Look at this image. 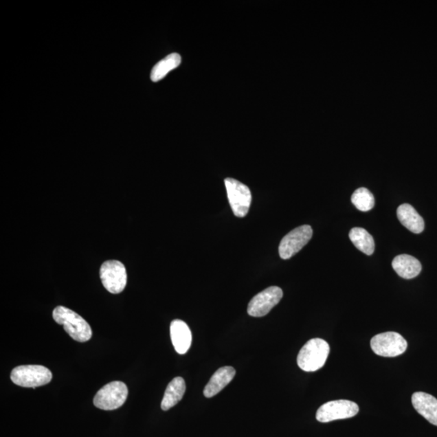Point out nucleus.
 <instances>
[{"label":"nucleus","instance_id":"f257e3e1","mask_svg":"<svg viewBox=\"0 0 437 437\" xmlns=\"http://www.w3.org/2000/svg\"><path fill=\"white\" fill-rule=\"evenodd\" d=\"M53 318L77 342H87L92 338L93 332L89 323L71 309L58 306L54 309Z\"/></svg>","mask_w":437,"mask_h":437},{"label":"nucleus","instance_id":"f03ea898","mask_svg":"<svg viewBox=\"0 0 437 437\" xmlns=\"http://www.w3.org/2000/svg\"><path fill=\"white\" fill-rule=\"evenodd\" d=\"M330 346L322 339H313L300 349L298 357L300 368L306 372H315L325 366L330 354Z\"/></svg>","mask_w":437,"mask_h":437},{"label":"nucleus","instance_id":"7ed1b4c3","mask_svg":"<svg viewBox=\"0 0 437 437\" xmlns=\"http://www.w3.org/2000/svg\"><path fill=\"white\" fill-rule=\"evenodd\" d=\"M11 380L17 385L35 389L49 383L52 373L42 366H22L13 368Z\"/></svg>","mask_w":437,"mask_h":437},{"label":"nucleus","instance_id":"20e7f679","mask_svg":"<svg viewBox=\"0 0 437 437\" xmlns=\"http://www.w3.org/2000/svg\"><path fill=\"white\" fill-rule=\"evenodd\" d=\"M128 396V389L124 382L112 381L102 387L96 394L93 404L96 407L113 411L124 405Z\"/></svg>","mask_w":437,"mask_h":437},{"label":"nucleus","instance_id":"39448f33","mask_svg":"<svg viewBox=\"0 0 437 437\" xmlns=\"http://www.w3.org/2000/svg\"><path fill=\"white\" fill-rule=\"evenodd\" d=\"M371 348L377 356L396 357L406 352L407 340L397 332H385L377 335L371 339Z\"/></svg>","mask_w":437,"mask_h":437},{"label":"nucleus","instance_id":"423d86ee","mask_svg":"<svg viewBox=\"0 0 437 437\" xmlns=\"http://www.w3.org/2000/svg\"><path fill=\"white\" fill-rule=\"evenodd\" d=\"M225 184L234 215L239 218L247 216L252 202L251 192L248 186L230 177L225 180Z\"/></svg>","mask_w":437,"mask_h":437},{"label":"nucleus","instance_id":"0eeeda50","mask_svg":"<svg viewBox=\"0 0 437 437\" xmlns=\"http://www.w3.org/2000/svg\"><path fill=\"white\" fill-rule=\"evenodd\" d=\"M359 412V406L349 400H335L323 404L317 410V421L321 423L344 420L356 416Z\"/></svg>","mask_w":437,"mask_h":437},{"label":"nucleus","instance_id":"6e6552de","mask_svg":"<svg viewBox=\"0 0 437 437\" xmlns=\"http://www.w3.org/2000/svg\"><path fill=\"white\" fill-rule=\"evenodd\" d=\"M100 276L104 287L109 293H121L126 288L127 274L126 267L120 261L104 262L100 269Z\"/></svg>","mask_w":437,"mask_h":437},{"label":"nucleus","instance_id":"1a4fd4ad","mask_svg":"<svg viewBox=\"0 0 437 437\" xmlns=\"http://www.w3.org/2000/svg\"><path fill=\"white\" fill-rule=\"evenodd\" d=\"M313 229L311 226L302 225L291 231L282 239L279 247V254L282 259H289L308 244L311 240Z\"/></svg>","mask_w":437,"mask_h":437},{"label":"nucleus","instance_id":"9d476101","mask_svg":"<svg viewBox=\"0 0 437 437\" xmlns=\"http://www.w3.org/2000/svg\"><path fill=\"white\" fill-rule=\"evenodd\" d=\"M283 295V291L276 286L263 290L250 300L247 309L249 315L254 317L266 316L279 304Z\"/></svg>","mask_w":437,"mask_h":437},{"label":"nucleus","instance_id":"9b49d317","mask_svg":"<svg viewBox=\"0 0 437 437\" xmlns=\"http://www.w3.org/2000/svg\"><path fill=\"white\" fill-rule=\"evenodd\" d=\"M414 408L432 425L437 426V399L425 392L414 393L412 397Z\"/></svg>","mask_w":437,"mask_h":437},{"label":"nucleus","instance_id":"f8f14e48","mask_svg":"<svg viewBox=\"0 0 437 437\" xmlns=\"http://www.w3.org/2000/svg\"><path fill=\"white\" fill-rule=\"evenodd\" d=\"M170 335L172 345L177 353L184 355L188 352L192 343V334L185 322L179 320L172 321Z\"/></svg>","mask_w":437,"mask_h":437},{"label":"nucleus","instance_id":"ddd939ff","mask_svg":"<svg viewBox=\"0 0 437 437\" xmlns=\"http://www.w3.org/2000/svg\"><path fill=\"white\" fill-rule=\"evenodd\" d=\"M236 370L233 367L226 366L218 368L214 373L208 385L205 386L203 394L206 398H212L221 392L234 379Z\"/></svg>","mask_w":437,"mask_h":437},{"label":"nucleus","instance_id":"4468645a","mask_svg":"<svg viewBox=\"0 0 437 437\" xmlns=\"http://www.w3.org/2000/svg\"><path fill=\"white\" fill-rule=\"evenodd\" d=\"M392 267L400 277L406 280L417 277L422 271L421 262L408 254H401L395 257L392 262Z\"/></svg>","mask_w":437,"mask_h":437},{"label":"nucleus","instance_id":"2eb2a0df","mask_svg":"<svg viewBox=\"0 0 437 437\" xmlns=\"http://www.w3.org/2000/svg\"><path fill=\"white\" fill-rule=\"evenodd\" d=\"M397 216L401 224L414 234H421L425 229V221L412 205H400L397 210Z\"/></svg>","mask_w":437,"mask_h":437},{"label":"nucleus","instance_id":"dca6fc26","mask_svg":"<svg viewBox=\"0 0 437 437\" xmlns=\"http://www.w3.org/2000/svg\"><path fill=\"white\" fill-rule=\"evenodd\" d=\"M186 390V382L181 377H175L168 385L161 402L163 411L174 407L183 398Z\"/></svg>","mask_w":437,"mask_h":437},{"label":"nucleus","instance_id":"f3484780","mask_svg":"<svg viewBox=\"0 0 437 437\" xmlns=\"http://www.w3.org/2000/svg\"><path fill=\"white\" fill-rule=\"evenodd\" d=\"M349 238L359 251L372 255L375 250V243L372 235L362 227H354L349 233Z\"/></svg>","mask_w":437,"mask_h":437},{"label":"nucleus","instance_id":"a211bd4d","mask_svg":"<svg viewBox=\"0 0 437 437\" xmlns=\"http://www.w3.org/2000/svg\"><path fill=\"white\" fill-rule=\"evenodd\" d=\"M181 58L177 53L170 54L155 65L151 71V80L158 82L165 78L171 71L176 69L181 65Z\"/></svg>","mask_w":437,"mask_h":437},{"label":"nucleus","instance_id":"6ab92c4d","mask_svg":"<svg viewBox=\"0 0 437 437\" xmlns=\"http://www.w3.org/2000/svg\"><path fill=\"white\" fill-rule=\"evenodd\" d=\"M352 203L359 211L366 212L374 208L375 198L370 190L361 188L357 189L352 194Z\"/></svg>","mask_w":437,"mask_h":437}]
</instances>
